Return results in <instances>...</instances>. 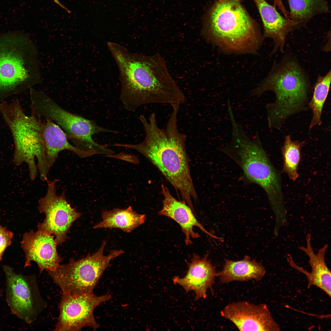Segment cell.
Masks as SVG:
<instances>
[{"instance_id":"1","label":"cell","mask_w":331,"mask_h":331,"mask_svg":"<svg viewBox=\"0 0 331 331\" xmlns=\"http://www.w3.org/2000/svg\"><path fill=\"white\" fill-rule=\"evenodd\" d=\"M107 45L118 67L120 98L124 108L135 112L151 103L184 104L186 97L158 53L146 55L130 52L116 43Z\"/></svg>"},{"instance_id":"2","label":"cell","mask_w":331,"mask_h":331,"mask_svg":"<svg viewBox=\"0 0 331 331\" xmlns=\"http://www.w3.org/2000/svg\"><path fill=\"white\" fill-rule=\"evenodd\" d=\"M172 106V111L165 129L158 126L155 113H152L148 120L141 115L139 119L146 134L142 142L135 144L116 143L114 145L135 150L148 159L172 185L182 201L194 211L192 200L196 202L198 198L190 173L185 147L187 137L178 128L180 106Z\"/></svg>"},{"instance_id":"3","label":"cell","mask_w":331,"mask_h":331,"mask_svg":"<svg viewBox=\"0 0 331 331\" xmlns=\"http://www.w3.org/2000/svg\"><path fill=\"white\" fill-rule=\"evenodd\" d=\"M310 88L308 79L298 62L286 57L274 64L251 95L260 96L267 91L275 93L274 102L266 106L267 119L269 128L280 129L288 117L306 110Z\"/></svg>"},{"instance_id":"4","label":"cell","mask_w":331,"mask_h":331,"mask_svg":"<svg viewBox=\"0 0 331 331\" xmlns=\"http://www.w3.org/2000/svg\"><path fill=\"white\" fill-rule=\"evenodd\" d=\"M241 0H217L209 11L203 32L226 52L255 53L262 42L257 25Z\"/></svg>"},{"instance_id":"5","label":"cell","mask_w":331,"mask_h":331,"mask_svg":"<svg viewBox=\"0 0 331 331\" xmlns=\"http://www.w3.org/2000/svg\"><path fill=\"white\" fill-rule=\"evenodd\" d=\"M231 124V140L219 150L240 167L245 182L263 189L275 212H283L285 208L280 177L263 147L258 131L251 139L241 125L235 121Z\"/></svg>"},{"instance_id":"6","label":"cell","mask_w":331,"mask_h":331,"mask_svg":"<svg viewBox=\"0 0 331 331\" xmlns=\"http://www.w3.org/2000/svg\"><path fill=\"white\" fill-rule=\"evenodd\" d=\"M36 47L22 32L0 35V100L41 83Z\"/></svg>"},{"instance_id":"7","label":"cell","mask_w":331,"mask_h":331,"mask_svg":"<svg viewBox=\"0 0 331 331\" xmlns=\"http://www.w3.org/2000/svg\"><path fill=\"white\" fill-rule=\"evenodd\" d=\"M0 112L13 137L15 164H27L32 180L35 179L38 169L40 179L47 181L51 167L46 156L41 118L32 112L30 116H26L17 99L9 103L2 101Z\"/></svg>"},{"instance_id":"8","label":"cell","mask_w":331,"mask_h":331,"mask_svg":"<svg viewBox=\"0 0 331 331\" xmlns=\"http://www.w3.org/2000/svg\"><path fill=\"white\" fill-rule=\"evenodd\" d=\"M32 112L38 117L50 119L65 133L73 145L88 157L95 154L108 155L111 150L107 145L95 142L93 135L100 133H118V131L98 125L93 120L73 114L63 108L44 92L29 89Z\"/></svg>"},{"instance_id":"9","label":"cell","mask_w":331,"mask_h":331,"mask_svg":"<svg viewBox=\"0 0 331 331\" xmlns=\"http://www.w3.org/2000/svg\"><path fill=\"white\" fill-rule=\"evenodd\" d=\"M100 248L92 255L78 261L70 258L66 264H59L54 271H47L62 293L80 295L93 293L105 270L110 266L111 256L104 254Z\"/></svg>"},{"instance_id":"10","label":"cell","mask_w":331,"mask_h":331,"mask_svg":"<svg viewBox=\"0 0 331 331\" xmlns=\"http://www.w3.org/2000/svg\"><path fill=\"white\" fill-rule=\"evenodd\" d=\"M2 269L6 302L12 313L27 324L33 323L47 306L35 276L17 273L7 265H3Z\"/></svg>"},{"instance_id":"11","label":"cell","mask_w":331,"mask_h":331,"mask_svg":"<svg viewBox=\"0 0 331 331\" xmlns=\"http://www.w3.org/2000/svg\"><path fill=\"white\" fill-rule=\"evenodd\" d=\"M59 181H47L46 193L38 203L39 212L44 213L45 217L37 226L38 230L54 235L57 245L66 241L72 223L82 215L68 203L64 192L59 196L57 194L56 184Z\"/></svg>"},{"instance_id":"12","label":"cell","mask_w":331,"mask_h":331,"mask_svg":"<svg viewBox=\"0 0 331 331\" xmlns=\"http://www.w3.org/2000/svg\"><path fill=\"white\" fill-rule=\"evenodd\" d=\"M111 298L108 292L99 296L93 293L80 295L62 293L55 330L80 331L86 327L96 330L100 325L95 320L93 311L101 304Z\"/></svg>"},{"instance_id":"13","label":"cell","mask_w":331,"mask_h":331,"mask_svg":"<svg viewBox=\"0 0 331 331\" xmlns=\"http://www.w3.org/2000/svg\"><path fill=\"white\" fill-rule=\"evenodd\" d=\"M220 314L240 331H279L280 329L265 304H255L244 301L233 302L226 305Z\"/></svg>"},{"instance_id":"14","label":"cell","mask_w":331,"mask_h":331,"mask_svg":"<svg viewBox=\"0 0 331 331\" xmlns=\"http://www.w3.org/2000/svg\"><path fill=\"white\" fill-rule=\"evenodd\" d=\"M52 234L42 231L25 233L21 242L25 254L24 267L31 265L32 261L38 265L39 272L54 271L60 264L61 259L57 250V243Z\"/></svg>"},{"instance_id":"15","label":"cell","mask_w":331,"mask_h":331,"mask_svg":"<svg viewBox=\"0 0 331 331\" xmlns=\"http://www.w3.org/2000/svg\"><path fill=\"white\" fill-rule=\"evenodd\" d=\"M208 254L204 258L194 253L191 261L187 262L188 269L182 278L176 276L172 278L174 284L181 286L186 293L192 291L195 292V300L205 299L207 291L212 287L217 272L215 268L207 259Z\"/></svg>"},{"instance_id":"16","label":"cell","mask_w":331,"mask_h":331,"mask_svg":"<svg viewBox=\"0 0 331 331\" xmlns=\"http://www.w3.org/2000/svg\"><path fill=\"white\" fill-rule=\"evenodd\" d=\"M161 190L163 197V206L158 215L171 219L180 225L185 235V241L186 245L192 244L191 238H197L200 237L198 233L194 231V227L199 228L213 238L220 240V238L207 231L196 219L191 208L184 202L178 201L174 198L168 188L163 184L161 185Z\"/></svg>"},{"instance_id":"17","label":"cell","mask_w":331,"mask_h":331,"mask_svg":"<svg viewBox=\"0 0 331 331\" xmlns=\"http://www.w3.org/2000/svg\"><path fill=\"white\" fill-rule=\"evenodd\" d=\"M263 23L264 36L272 39L274 44L271 54L280 50L283 51L287 36L298 28L297 24L281 15L273 6L265 0H253Z\"/></svg>"},{"instance_id":"18","label":"cell","mask_w":331,"mask_h":331,"mask_svg":"<svg viewBox=\"0 0 331 331\" xmlns=\"http://www.w3.org/2000/svg\"><path fill=\"white\" fill-rule=\"evenodd\" d=\"M311 235L308 234L306 237V245L301 246L299 249L305 253L309 258V263L311 268V272H308L296 265L290 255L287 257L291 267L303 273L306 276L308 280L307 287L315 286L322 290L331 297V272L327 267L325 261V254L328 247L325 245L315 254L311 243Z\"/></svg>"},{"instance_id":"19","label":"cell","mask_w":331,"mask_h":331,"mask_svg":"<svg viewBox=\"0 0 331 331\" xmlns=\"http://www.w3.org/2000/svg\"><path fill=\"white\" fill-rule=\"evenodd\" d=\"M41 127L46 156L51 167L55 163L59 153L63 150L72 151L81 158L88 157L85 153L69 142L63 130L50 119H41Z\"/></svg>"},{"instance_id":"20","label":"cell","mask_w":331,"mask_h":331,"mask_svg":"<svg viewBox=\"0 0 331 331\" xmlns=\"http://www.w3.org/2000/svg\"><path fill=\"white\" fill-rule=\"evenodd\" d=\"M265 273L264 267L262 264L252 260L245 256L240 261H225L223 269L217 272L220 282L228 283L234 281H245L254 280H261Z\"/></svg>"},{"instance_id":"21","label":"cell","mask_w":331,"mask_h":331,"mask_svg":"<svg viewBox=\"0 0 331 331\" xmlns=\"http://www.w3.org/2000/svg\"><path fill=\"white\" fill-rule=\"evenodd\" d=\"M102 220L96 224L95 229L116 228L129 233L143 224L146 219L145 214H139L130 206L126 209L115 208L102 213Z\"/></svg>"},{"instance_id":"22","label":"cell","mask_w":331,"mask_h":331,"mask_svg":"<svg viewBox=\"0 0 331 331\" xmlns=\"http://www.w3.org/2000/svg\"><path fill=\"white\" fill-rule=\"evenodd\" d=\"M290 12L289 18L302 27L316 16L327 13L329 7L326 0H287Z\"/></svg>"},{"instance_id":"23","label":"cell","mask_w":331,"mask_h":331,"mask_svg":"<svg viewBox=\"0 0 331 331\" xmlns=\"http://www.w3.org/2000/svg\"><path fill=\"white\" fill-rule=\"evenodd\" d=\"M331 74L330 70L324 76H318L312 98L308 104V107L313 112L310 130L313 127L320 125L321 124L322 112L330 89Z\"/></svg>"},{"instance_id":"24","label":"cell","mask_w":331,"mask_h":331,"mask_svg":"<svg viewBox=\"0 0 331 331\" xmlns=\"http://www.w3.org/2000/svg\"><path fill=\"white\" fill-rule=\"evenodd\" d=\"M305 142L293 141L290 135L285 137L281 151L283 158V172L295 181L299 177L298 168L300 162L301 149Z\"/></svg>"},{"instance_id":"25","label":"cell","mask_w":331,"mask_h":331,"mask_svg":"<svg viewBox=\"0 0 331 331\" xmlns=\"http://www.w3.org/2000/svg\"><path fill=\"white\" fill-rule=\"evenodd\" d=\"M13 234L1 225L0 222V263L3 253L12 243Z\"/></svg>"},{"instance_id":"26","label":"cell","mask_w":331,"mask_h":331,"mask_svg":"<svg viewBox=\"0 0 331 331\" xmlns=\"http://www.w3.org/2000/svg\"><path fill=\"white\" fill-rule=\"evenodd\" d=\"M58 5L62 8L66 10L68 13H71V11L67 8L64 5H63L62 3H61L58 0H53Z\"/></svg>"},{"instance_id":"27","label":"cell","mask_w":331,"mask_h":331,"mask_svg":"<svg viewBox=\"0 0 331 331\" xmlns=\"http://www.w3.org/2000/svg\"><path fill=\"white\" fill-rule=\"evenodd\" d=\"M273 1L274 4H278L282 2V0H273Z\"/></svg>"}]
</instances>
